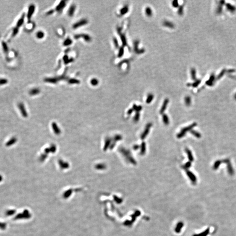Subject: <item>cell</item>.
Segmentation results:
<instances>
[{
  "instance_id": "484cf974",
  "label": "cell",
  "mask_w": 236,
  "mask_h": 236,
  "mask_svg": "<svg viewBox=\"0 0 236 236\" xmlns=\"http://www.w3.org/2000/svg\"><path fill=\"white\" fill-rule=\"evenodd\" d=\"M162 118H163V121L164 124L166 125L169 124V118L167 114H163Z\"/></svg>"
},
{
  "instance_id": "f546056e",
  "label": "cell",
  "mask_w": 236,
  "mask_h": 236,
  "mask_svg": "<svg viewBox=\"0 0 236 236\" xmlns=\"http://www.w3.org/2000/svg\"><path fill=\"white\" fill-rule=\"evenodd\" d=\"M72 42H73V41H72V40L70 38H68L64 41V42L63 43V46H69L72 44Z\"/></svg>"
},
{
  "instance_id": "277c9868",
  "label": "cell",
  "mask_w": 236,
  "mask_h": 236,
  "mask_svg": "<svg viewBox=\"0 0 236 236\" xmlns=\"http://www.w3.org/2000/svg\"><path fill=\"white\" fill-rule=\"evenodd\" d=\"M152 125V124L151 122L148 123L147 124L146 126V127L145 128L144 131L143 132V133L141 134V136H140V138L142 140H144V139L147 136L150 132V129H151Z\"/></svg>"
},
{
  "instance_id": "f5cc1de1",
  "label": "cell",
  "mask_w": 236,
  "mask_h": 236,
  "mask_svg": "<svg viewBox=\"0 0 236 236\" xmlns=\"http://www.w3.org/2000/svg\"><path fill=\"white\" fill-rule=\"evenodd\" d=\"M3 179V176H2L1 175H0V182H1V181H2Z\"/></svg>"
},
{
  "instance_id": "1f68e13d",
  "label": "cell",
  "mask_w": 236,
  "mask_h": 236,
  "mask_svg": "<svg viewBox=\"0 0 236 236\" xmlns=\"http://www.w3.org/2000/svg\"><path fill=\"white\" fill-rule=\"evenodd\" d=\"M133 109L134 111H136V112H139L142 110V107L141 105L137 106L136 104H134L133 106Z\"/></svg>"
},
{
  "instance_id": "ffe728a7",
  "label": "cell",
  "mask_w": 236,
  "mask_h": 236,
  "mask_svg": "<svg viewBox=\"0 0 236 236\" xmlns=\"http://www.w3.org/2000/svg\"><path fill=\"white\" fill-rule=\"evenodd\" d=\"M163 26L170 29H173L174 28V23L172 22H170L168 21H165L163 22Z\"/></svg>"
},
{
  "instance_id": "7c38bea8",
  "label": "cell",
  "mask_w": 236,
  "mask_h": 236,
  "mask_svg": "<svg viewBox=\"0 0 236 236\" xmlns=\"http://www.w3.org/2000/svg\"><path fill=\"white\" fill-rule=\"evenodd\" d=\"M64 77H58V78H56V77H52V78H46L44 80V81L45 82H48V83H56L57 81H58L60 80V79H62Z\"/></svg>"
},
{
  "instance_id": "8fae6325",
  "label": "cell",
  "mask_w": 236,
  "mask_h": 236,
  "mask_svg": "<svg viewBox=\"0 0 236 236\" xmlns=\"http://www.w3.org/2000/svg\"><path fill=\"white\" fill-rule=\"evenodd\" d=\"M66 5V1L65 0L61 1L56 7V11L58 12L61 11L65 7Z\"/></svg>"
},
{
  "instance_id": "7bdbcfd3",
  "label": "cell",
  "mask_w": 236,
  "mask_h": 236,
  "mask_svg": "<svg viewBox=\"0 0 236 236\" xmlns=\"http://www.w3.org/2000/svg\"><path fill=\"white\" fill-rule=\"evenodd\" d=\"M73 59H69L67 56H64L63 57V60L66 64L69 63L73 61Z\"/></svg>"
},
{
  "instance_id": "e0dca14e",
  "label": "cell",
  "mask_w": 236,
  "mask_h": 236,
  "mask_svg": "<svg viewBox=\"0 0 236 236\" xmlns=\"http://www.w3.org/2000/svg\"><path fill=\"white\" fill-rule=\"evenodd\" d=\"M76 6L74 4L71 5L68 11V15L70 17H72L74 15L75 11Z\"/></svg>"
},
{
  "instance_id": "52a82bcc",
  "label": "cell",
  "mask_w": 236,
  "mask_h": 236,
  "mask_svg": "<svg viewBox=\"0 0 236 236\" xmlns=\"http://www.w3.org/2000/svg\"><path fill=\"white\" fill-rule=\"evenodd\" d=\"M121 30L122 29H121L120 28H118L117 29L118 34H119V36L120 37L121 39L122 42V46L124 47V46H125L127 45V40H126V38L125 37V34L122 33Z\"/></svg>"
},
{
  "instance_id": "d4e9b609",
  "label": "cell",
  "mask_w": 236,
  "mask_h": 236,
  "mask_svg": "<svg viewBox=\"0 0 236 236\" xmlns=\"http://www.w3.org/2000/svg\"><path fill=\"white\" fill-rule=\"evenodd\" d=\"M222 163V161H220V160H217V161H216L214 163V164H213V170H217L219 168V167H220V165H221V164Z\"/></svg>"
},
{
  "instance_id": "d590c367",
  "label": "cell",
  "mask_w": 236,
  "mask_h": 236,
  "mask_svg": "<svg viewBox=\"0 0 236 236\" xmlns=\"http://www.w3.org/2000/svg\"><path fill=\"white\" fill-rule=\"evenodd\" d=\"M191 166H192V162L189 161L184 165L182 166V168L185 170H188V169Z\"/></svg>"
},
{
  "instance_id": "ba28073f",
  "label": "cell",
  "mask_w": 236,
  "mask_h": 236,
  "mask_svg": "<svg viewBox=\"0 0 236 236\" xmlns=\"http://www.w3.org/2000/svg\"><path fill=\"white\" fill-rule=\"evenodd\" d=\"M75 39H78L80 38H83V39L85 40V41L89 42L91 41L92 38L91 36H90L88 34H77L76 35L74 36Z\"/></svg>"
},
{
  "instance_id": "74e56055",
  "label": "cell",
  "mask_w": 236,
  "mask_h": 236,
  "mask_svg": "<svg viewBox=\"0 0 236 236\" xmlns=\"http://www.w3.org/2000/svg\"><path fill=\"white\" fill-rule=\"evenodd\" d=\"M68 82L70 84H79L80 81L76 79L71 78L68 80Z\"/></svg>"
},
{
  "instance_id": "cb8c5ba5",
  "label": "cell",
  "mask_w": 236,
  "mask_h": 236,
  "mask_svg": "<svg viewBox=\"0 0 236 236\" xmlns=\"http://www.w3.org/2000/svg\"><path fill=\"white\" fill-rule=\"evenodd\" d=\"M210 233V228H207L206 230L204 231L203 232L200 233L199 234H195L192 236H207Z\"/></svg>"
},
{
  "instance_id": "9c48e42d",
  "label": "cell",
  "mask_w": 236,
  "mask_h": 236,
  "mask_svg": "<svg viewBox=\"0 0 236 236\" xmlns=\"http://www.w3.org/2000/svg\"><path fill=\"white\" fill-rule=\"evenodd\" d=\"M186 173L188 177H189V179L191 181L192 184H194L196 183L197 182V178L195 175L192 171L188 170H186Z\"/></svg>"
},
{
  "instance_id": "bcb514c9",
  "label": "cell",
  "mask_w": 236,
  "mask_h": 236,
  "mask_svg": "<svg viewBox=\"0 0 236 236\" xmlns=\"http://www.w3.org/2000/svg\"><path fill=\"white\" fill-rule=\"evenodd\" d=\"M172 5L174 8H177L179 7V3L177 0H173L172 2Z\"/></svg>"
},
{
  "instance_id": "e575fe53",
  "label": "cell",
  "mask_w": 236,
  "mask_h": 236,
  "mask_svg": "<svg viewBox=\"0 0 236 236\" xmlns=\"http://www.w3.org/2000/svg\"><path fill=\"white\" fill-rule=\"evenodd\" d=\"M124 54V47L123 46H122L120 49H119V51H118V57L119 58H121L122 57V56H123Z\"/></svg>"
},
{
  "instance_id": "60d3db41",
  "label": "cell",
  "mask_w": 236,
  "mask_h": 236,
  "mask_svg": "<svg viewBox=\"0 0 236 236\" xmlns=\"http://www.w3.org/2000/svg\"><path fill=\"white\" fill-rule=\"evenodd\" d=\"M140 118V112H136V114H135V115L134 117L133 118L134 121L135 122H137L139 121Z\"/></svg>"
},
{
  "instance_id": "83f0119b",
  "label": "cell",
  "mask_w": 236,
  "mask_h": 236,
  "mask_svg": "<svg viewBox=\"0 0 236 236\" xmlns=\"http://www.w3.org/2000/svg\"><path fill=\"white\" fill-rule=\"evenodd\" d=\"M145 13H146V15L148 17H151L153 15V11L151 9V7H148L146 8Z\"/></svg>"
},
{
  "instance_id": "8992f818",
  "label": "cell",
  "mask_w": 236,
  "mask_h": 236,
  "mask_svg": "<svg viewBox=\"0 0 236 236\" xmlns=\"http://www.w3.org/2000/svg\"><path fill=\"white\" fill-rule=\"evenodd\" d=\"M88 23V21L86 19H82L80 21H78L77 22L74 23L73 25V28L74 29H77L78 28H79L81 26H84L87 24Z\"/></svg>"
},
{
  "instance_id": "603a6c76",
  "label": "cell",
  "mask_w": 236,
  "mask_h": 236,
  "mask_svg": "<svg viewBox=\"0 0 236 236\" xmlns=\"http://www.w3.org/2000/svg\"><path fill=\"white\" fill-rule=\"evenodd\" d=\"M129 7L127 5H125L121 9L120 11V15H125L126 13H127L129 11Z\"/></svg>"
},
{
  "instance_id": "4dcf8cb0",
  "label": "cell",
  "mask_w": 236,
  "mask_h": 236,
  "mask_svg": "<svg viewBox=\"0 0 236 236\" xmlns=\"http://www.w3.org/2000/svg\"><path fill=\"white\" fill-rule=\"evenodd\" d=\"M16 212V210H7L5 212V215L7 216H11L13 215Z\"/></svg>"
},
{
  "instance_id": "ee69618b",
  "label": "cell",
  "mask_w": 236,
  "mask_h": 236,
  "mask_svg": "<svg viewBox=\"0 0 236 236\" xmlns=\"http://www.w3.org/2000/svg\"><path fill=\"white\" fill-rule=\"evenodd\" d=\"M122 139V136L119 135H117L115 136V137L114 138V142H116L117 141L121 140Z\"/></svg>"
},
{
  "instance_id": "ab89813d",
  "label": "cell",
  "mask_w": 236,
  "mask_h": 236,
  "mask_svg": "<svg viewBox=\"0 0 236 236\" xmlns=\"http://www.w3.org/2000/svg\"><path fill=\"white\" fill-rule=\"evenodd\" d=\"M185 104L187 105V106H188L190 105L191 103V98H190V97L189 96H187L185 98Z\"/></svg>"
},
{
  "instance_id": "2e32d148",
  "label": "cell",
  "mask_w": 236,
  "mask_h": 236,
  "mask_svg": "<svg viewBox=\"0 0 236 236\" xmlns=\"http://www.w3.org/2000/svg\"><path fill=\"white\" fill-rule=\"evenodd\" d=\"M226 165H227V169L228 173H229L230 175H231V176L233 175L234 174V171L233 170V166L231 164L230 161L227 163L226 164Z\"/></svg>"
},
{
  "instance_id": "5bb4252c",
  "label": "cell",
  "mask_w": 236,
  "mask_h": 236,
  "mask_svg": "<svg viewBox=\"0 0 236 236\" xmlns=\"http://www.w3.org/2000/svg\"><path fill=\"white\" fill-rule=\"evenodd\" d=\"M17 141V139L16 137H12L10 139H9V140H8V141H7L5 145L7 147H11V146L15 144L16 143Z\"/></svg>"
},
{
  "instance_id": "7a4b0ae2",
  "label": "cell",
  "mask_w": 236,
  "mask_h": 236,
  "mask_svg": "<svg viewBox=\"0 0 236 236\" xmlns=\"http://www.w3.org/2000/svg\"><path fill=\"white\" fill-rule=\"evenodd\" d=\"M119 150L121 153L123 155V156L126 158V159L129 162L131 163L133 165L136 164V161L133 158V157H132L130 151L126 150L125 149L123 148H120Z\"/></svg>"
},
{
  "instance_id": "4fadbf2b",
  "label": "cell",
  "mask_w": 236,
  "mask_h": 236,
  "mask_svg": "<svg viewBox=\"0 0 236 236\" xmlns=\"http://www.w3.org/2000/svg\"><path fill=\"white\" fill-rule=\"evenodd\" d=\"M168 102H169V100L167 98H166L164 100V102H163V105L161 108V110L160 111V113L161 114H164V112L165 111V110L167 108V105L168 104Z\"/></svg>"
},
{
  "instance_id": "ac0fdd59",
  "label": "cell",
  "mask_w": 236,
  "mask_h": 236,
  "mask_svg": "<svg viewBox=\"0 0 236 236\" xmlns=\"http://www.w3.org/2000/svg\"><path fill=\"white\" fill-rule=\"evenodd\" d=\"M185 151L186 152V154H187V155H188V159L189 160V161H190V162H192L194 160V159L193 156V155H192V151H190V150L188 148H186L185 149Z\"/></svg>"
},
{
  "instance_id": "f1b7e54d",
  "label": "cell",
  "mask_w": 236,
  "mask_h": 236,
  "mask_svg": "<svg viewBox=\"0 0 236 236\" xmlns=\"http://www.w3.org/2000/svg\"><path fill=\"white\" fill-rule=\"evenodd\" d=\"M40 92V90L39 89L33 88L30 90V94L31 95H35L38 94Z\"/></svg>"
},
{
  "instance_id": "f907efd6",
  "label": "cell",
  "mask_w": 236,
  "mask_h": 236,
  "mask_svg": "<svg viewBox=\"0 0 236 236\" xmlns=\"http://www.w3.org/2000/svg\"><path fill=\"white\" fill-rule=\"evenodd\" d=\"M54 11L53 10H49V11H47V12H46V14L47 15H52V14L53 13H54Z\"/></svg>"
},
{
  "instance_id": "4316f807",
  "label": "cell",
  "mask_w": 236,
  "mask_h": 236,
  "mask_svg": "<svg viewBox=\"0 0 236 236\" xmlns=\"http://www.w3.org/2000/svg\"><path fill=\"white\" fill-rule=\"evenodd\" d=\"M154 98V95H153L152 94H149L147 97V98L146 99V103L147 104H150L151 103L152 101L153 100Z\"/></svg>"
},
{
  "instance_id": "7402d4cb",
  "label": "cell",
  "mask_w": 236,
  "mask_h": 236,
  "mask_svg": "<svg viewBox=\"0 0 236 236\" xmlns=\"http://www.w3.org/2000/svg\"><path fill=\"white\" fill-rule=\"evenodd\" d=\"M2 46L3 48V50L4 52L5 53V54L7 55L8 53V47L7 46V45L6 44V43H5L4 41H2L1 43Z\"/></svg>"
},
{
  "instance_id": "9a60e30c",
  "label": "cell",
  "mask_w": 236,
  "mask_h": 236,
  "mask_svg": "<svg viewBox=\"0 0 236 236\" xmlns=\"http://www.w3.org/2000/svg\"><path fill=\"white\" fill-rule=\"evenodd\" d=\"M138 44H139V42L137 41H136L134 42V51L135 52L138 54H141L145 52V50L144 49H139L138 47Z\"/></svg>"
},
{
  "instance_id": "c3c4849f",
  "label": "cell",
  "mask_w": 236,
  "mask_h": 236,
  "mask_svg": "<svg viewBox=\"0 0 236 236\" xmlns=\"http://www.w3.org/2000/svg\"><path fill=\"white\" fill-rule=\"evenodd\" d=\"M113 42H114V45H115V47L116 48H118V46H119V44H118V41L117 39L116 38H113Z\"/></svg>"
},
{
  "instance_id": "7dc6e473",
  "label": "cell",
  "mask_w": 236,
  "mask_h": 236,
  "mask_svg": "<svg viewBox=\"0 0 236 236\" xmlns=\"http://www.w3.org/2000/svg\"><path fill=\"white\" fill-rule=\"evenodd\" d=\"M178 14L179 15H182L183 14V7L180 6L178 7Z\"/></svg>"
},
{
  "instance_id": "db71d44e",
  "label": "cell",
  "mask_w": 236,
  "mask_h": 236,
  "mask_svg": "<svg viewBox=\"0 0 236 236\" xmlns=\"http://www.w3.org/2000/svg\"><path fill=\"white\" fill-rule=\"evenodd\" d=\"M235 99H236V95L235 96Z\"/></svg>"
},
{
  "instance_id": "816d5d0a",
  "label": "cell",
  "mask_w": 236,
  "mask_h": 236,
  "mask_svg": "<svg viewBox=\"0 0 236 236\" xmlns=\"http://www.w3.org/2000/svg\"><path fill=\"white\" fill-rule=\"evenodd\" d=\"M133 111H134V110H133V108H130V109L128 110V111H127V115H131V114L133 113Z\"/></svg>"
},
{
  "instance_id": "d6a6232c",
  "label": "cell",
  "mask_w": 236,
  "mask_h": 236,
  "mask_svg": "<svg viewBox=\"0 0 236 236\" xmlns=\"http://www.w3.org/2000/svg\"><path fill=\"white\" fill-rule=\"evenodd\" d=\"M190 133L197 138H200L201 137V135L199 133L193 129L190 131Z\"/></svg>"
},
{
  "instance_id": "30bf717a",
  "label": "cell",
  "mask_w": 236,
  "mask_h": 236,
  "mask_svg": "<svg viewBox=\"0 0 236 236\" xmlns=\"http://www.w3.org/2000/svg\"><path fill=\"white\" fill-rule=\"evenodd\" d=\"M18 108H19L22 115L24 117H27L28 116V114L26 111L25 107L23 103H20L18 104Z\"/></svg>"
},
{
  "instance_id": "836d02e7",
  "label": "cell",
  "mask_w": 236,
  "mask_h": 236,
  "mask_svg": "<svg viewBox=\"0 0 236 236\" xmlns=\"http://www.w3.org/2000/svg\"><path fill=\"white\" fill-rule=\"evenodd\" d=\"M36 37L39 39H42L45 36V34L43 31H38L36 34Z\"/></svg>"
},
{
  "instance_id": "5b68a950",
  "label": "cell",
  "mask_w": 236,
  "mask_h": 236,
  "mask_svg": "<svg viewBox=\"0 0 236 236\" xmlns=\"http://www.w3.org/2000/svg\"><path fill=\"white\" fill-rule=\"evenodd\" d=\"M35 9H36L35 5L34 4H31L30 5L29 7L28 11V13H27V18H28V22H30V21H31V19L32 17L33 16V14H34L35 11Z\"/></svg>"
},
{
  "instance_id": "3957f363",
  "label": "cell",
  "mask_w": 236,
  "mask_h": 236,
  "mask_svg": "<svg viewBox=\"0 0 236 236\" xmlns=\"http://www.w3.org/2000/svg\"><path fill=\"white\" fill-rule=\"evenodd\" d=\"M197 125V123L195 122H194L192 123V124L191 125H190L185 127L184 128H183L180 133H179L177 135V138L178 139H181V138L183 137L186 133V132H188V131H191Z\"/></svg>"
},
{
  "instance_id": "f6af8a7d",
  "label": "cell",
  "mask_w": 236,
  "mask_h": 236,
  "mask_svg": "<svg viewBox=\"0 0 236 236\" xmlns=\"http://www.w3.org/2000/svg\"><path fill=\"white\" fill-rule=\"evenodd\" d=\"M6 227L7 224L6 223L0 222V229L4 230Z\"/></svg>"
},
{
  "instance_id": "44dd1931",
  "label": "cell",
  "mask_w": 236,
  "mask_h": 236,
  "mask_svg": "<svg viewBox=\"0 0 236 236\" xmlns=\"http://www.w3.org/2000/svg\"><path fill=\"white\" fill-rule=\"evenodd\" d=\"M184 226V223L182 222H180L177 223V226H176L175 231L177 233H179L181 231V229Z\"/></svg>"
},
{
  "instance_id": "b9f144b4",
  "label": "cell",
  "mask_w": 236,
  "mask_h": 236,
  "mask_svg": "<svg viewBox=\"0 0 236 236\" xmlns=\"http://www.w3.org/2000/svg\"><path fill=\"white\" fill-rule=\"evenodd\" d=\"M8 82V80L6 78H0V85H6Z\"/></svg>"
},
{
  "instance_id": "f35d334b",
  "label": "cell",
  "mask_w": 236,
  "mask_h": 236,
  "mask_svg": "<svg viewBox=\"0 0 236 236\" xmlns=\"http://www.w3.org/2000/svg\"><path fill=\"white\" fill-rule=\"evenodd\" d=\"M91 84L93 86H96V85H98L99 83V81H98V80L97 79L95 78H92V80H91Z\"/></svg>"
},
{
  "instance_id": "8d00e7d4",
  "label": "cell",
  "mask_w": 236,
  "mask_h": 236,
  "mask_svg": "<svg viewBox=\"0 0 236 236\" xmlns=\"http://www.w3.org/2000/svg\"><path fill=\"white\" fill-rule=\"evenodd\" d=\"M111 140L110 138L107 139L106 142H105V148H104L105 150H107L109 147V146L111 145Z\"/></svg>"
},
{
  "instance_id": "681fc988",
  "label": "cell",
  "mask_w": 236,
  "mask_h": 236,
  "mask_svg": "<svg viewBox=\"0 0 236 236\" xmlns=\"http://www.w3.org/2000/svg\"><path fill=\"white\" fill-rule=\"evenodd\" d=\"M140 148V146L138 145H135L133 147V149L135 151H136Z\"/></svg>"
},
{
  "instance_id": "d6986e66",
  "label": "cell",
  "mask_w": 236,
  "mask_h": 236,
  "mask_svg": "<svg viewBox=\"0 0 236 236\" xmlns=\"http://www.w3.org/2000/svg\"><path fill=\"white\" fill-rule=\"evenodd\" d=\"M140 148V154L141 155H144L146 152V144L145 142H142Z\"/></svg>"
},
{
  "instance_id": "6da1fadb",
  "label": "cell",
  "mask_w": 236,
  "mask_h": 236,
  "mask_svg": "<svg viewBox=\"0 0 236 236\" xmlns=\"http://www.w3.org/2000/svg\"><path fill=\"white\" fill-rule=\"evenodd\" d=\"M25 18V14L23 13L22 14V15L20 17V18L18 21L16 26L13 28L12 32V33L11 34V39H12L15 36H16L18 34V32H19L20 28L22 26L23 23L24 22Z\"/></svg>"
}]
</instances>
